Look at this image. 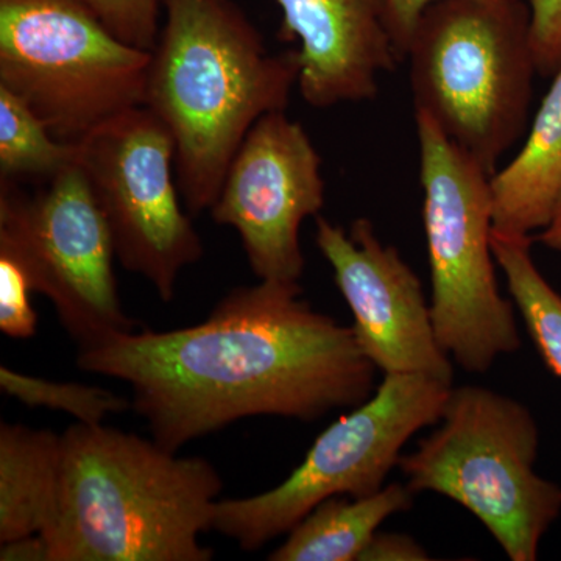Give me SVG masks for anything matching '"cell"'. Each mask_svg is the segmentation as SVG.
<instances>
[{
    "instance_id": "cell-3",
    "label": "cell",
    "mask_w": 561,
    "mask_h": 561,
    "mask_svg": "<svg viewBox=\"0 0 561 561\" xmlns=\"http://www.w3.org/2000/svg\"><path fill=\"white\" fill-rule=\"evenodd\" d=\"M219 471L157 442L77 421L61 434L50 561H209Z\"/></svg>"
},
{
    "instance_id": "cell-15",
    "label": "cell",
    "mask_w": 561,
    "mask_h": 561,
    "mask_svg": "<svg viewBox=\"0 0 561 561\" xmlns=\"http://www.w3.org/2000/svg\"><path fill=\"white\" fill-rule=\"evenodd\" d=\"M61 435L0 424V542L46 534L57 516Z\"/></svg>"
},
{
    "instance_id": "cell-9",
    "label": "cell",
    "mask_w": 561,
    "mask_h": 561,
    "mask_svg": "<svg viewBox=\"0 0 561 561\" xmlns=\"http://www.w3.org/2000/svg\"><path fill=\"white\" fill-rule=\"evenodd\" d=\"M0 250L18 257L79 350L136 330L122 308L108 225L79 164L32 194L0 181Z\"/></svg>"
},
{
    "instance_id": "cell-21",
    "label": "cell",
    "mask_w": 561,
    "mask_h": 561,
    "mask_svg": "<svg viewBox=\"0 0 561 561\" xmlns=\"http://www.w3.org/2000/svg\"><path fill=\"white\" fill-rule=\"evenodd\" d=\"M32 280L18 257L0 250V331L9 337L35 335L38 313L32 306Z\"/></svg>"
},
{
    "instance_id": "cell-17",
    "label": "cell",
    "mask_w": 561,
    "mask_h": 561,
    "mask_svg": "<svg viewBox=\"0 0 561 561\" xmlns=\"http://www.w3.org/2000/svg\"><path fill=\"white\" fill-rule=\"evenodd\" d=\"M493 253L507 280L511 298L546 367L561 379V295L531 257V236L493 228Z\"/></svg>"
},
{
    "instance_id": "cell-6",
    "label": "cell",
    "mask_w": 561,
    "mask_h": 561,
    "mask_svg": "<svg viewBox=\"0 0 561 561\" xmlns=\"http://www.w3.org/2000/svg\"><path fill=\"white\" fill-rule=\"evenodd\" d=\"M431 313L443 350L482 375L522 348L516 306L496 278L491 173L415 111Z\"/></svg>"
},
{
    "instance_id": "cell-1",
    "label": "cell",
    "mask_w": 561,
    "mask_h": 561,
    "mask_svg": "<svg viewBox=\"0 0 561 561\" xmlns=\"http://www.w3.org/2000/svg\"><path fill=\"white\" fill-rule=\"evenodd\" d=\"M77 365L128 383L131 408L172 453L251 416L323 419L378 387L353 328L287 280L238 287L194 327L121 332L79 350Z\"/></svg>"
},
{
    "instance_id": "cell-18",
    "label": "cell",
    "mask_w": 561,
    "mask_h": 561,
    "mask_svg": "<svg viewBox=\"0 0 561 561\" xmlns=\"http://www.w3.org/2000/svg\"><path fill=\"white\" fill-rule=\"evenodd\" d=\"M79 164V142L58 139L31 106L0 87V181L43 186Z\"/></svg>"
},
{
    "instance_id": "cell-10",
    "label": "cell",
    "mask_w": 561,
    "mask_h": 561,
    "mask_svg": "<svg viewBox=\"0 0 561 561\" xmlns=\"http://www.w3.org/2000/svg\"><path fill=\"white\" fill-rule=\"evenodd\" d=\"M175 140L146 106L125 111L79 140V165L103 214L122 268L171 302L181 272L203 257L183 210Z\"/></svg>"
},
{
    "instance_id": "cell-8",
    "label": "cell",
    "mask_w": 561,
    "mask_h": 561,
    "mask_svg": "<svg viewBox=\"0 0 561 561\" xmlns=\"http://www.w3.org/2000/svg\"><path fill=\"white\" fill-rule=\"evenodd\" d=\"M451 389L426 376H383L367 401L321 432L286 481L265 493L217 502L213 529L256 551L289 534L321 502L378 493L413 435L440 421Z\"/></svg>"
},
{
    "instance_id": "cell-25",
    "label": "cell",
    "mask_w": 561,
    "mask_h": 561,
    "mask_svg": "<svg viewBox=\"0 0 561 561\" xmlns=\"http://www.w3.org/2000/svg\"><path fill=\"white\" fill-rule=\"evenodd\" d=\"M2 561H50V549L43 535H25L14 540L2 542L0 548Z\"/></svg>"
},
{
    "instance_id": "cell-16",
    "label": "cell",
    "mask_w": 561,
    "mask_h": 561,
    "mask_svg": "<svg viewBox=\"0 0 561 561\" xmlns=\"http://www.w3.org/2000/svg\"><path fill=\"white\" fill-rule=\"evenodd\" d=\"M405 483L391 482L365 497L337 496L321 502L287 534L271 561H359L382 523L413 505Z\"/></svg>"
},
{
    "instance_id": "cell-2",
    "label": "cell",
    "mask_w": 561,
    "mask_h": 561,
    "mask_svg": "<svg viewBox=\"0 0 561 561\" xmlns=\"http://www.w3.org/2000/svg\"><path fill=\"white\" fill-rule=\"evenodd\" d=\"M144 106L175 140L176 183L191 214L210 209L232 158L265 114L298 88V50L267 49L232 0H162Z\"/></svg>"
},
{
    "instance_id": "cell-23",
    "label": "cell",
    "mask_w": 561,
    "mask_h": 561,
    "mask_svg": "<svg viewBox=\"0 0 561 561\" xmlns=\"http://www.w3.org/2000/svg\"><path fill=\"white\" fill-rule=\"evenodd\" d=\"M442 0H386V25L400 61L405 60L416 25L424 11ZM493 9H516L526 0H472Z\"/></svg>"
},
{
    "instance_id": "cell-11",
    "label": "cell",
    "mask_w": 561,
    "mask_h": 561,
    "mask_svg": "<svg viewBox=\"0 0 561 561\" xmlns=\"http://www.w3.org/2000/svg\"><path fill=\"white\" fill-rule=\"evenodd\" d=\"M323 206L321 157L311 136L286 111H275L243 139L209 210L217 225L238 232L257 278L298 283L306 264L300 228Z\"/></svg>"
},
{
    "instance_id": "cell-14",
    "label": "cell",
    "mask_w": 561,
    "mask_h": 561,
    "mask_svg": "<svg viewBox=\"0 0 561 561\" xmlns=\"http://www.w3.org/2000/svg\"><path fill=\"white\" fill-rule=\"evenodd\" d=\"M561 191V69L542 99L522 150L491 175L494 230L531 236L551 220Z\"/></svg>"
},
{
    "instance_id": "cell-13",
    "label": "cell",
    "mask_w": 561,
    "mask_h": 561,
    "mask_svg": "<svg viewBox=\"0 0 561 561\" xmlns=\"http://www.w3.org/2000/svg\"><path fill=\"white\" fill-rule=\"evenodd\" d=\"M279 38L300 43L298 91L313 108L373 101L378 79L400 58L386 25V0H276Z\"/></svg>"
},
{
    "instance_id": "cell-22",
    "label": "cell",
    "mask_w": 561,
    "mask_h": 561,
    "mask_svg": "<svg viewBox=\"0 0 561 561\" xmlns=\"http://www.w3.org/2000/svg\"><path fill=\"white\" fill-rule=\"evenodd\" d=\"M529 7L530 43L540 76L561 69V0H526Z\"/></svg>"
},
{
    "instance_id": "cell-26",
    "label": "cell",
    "mask_w": 561,
    "mask_h": 561,
    "mask_svg": "<svg viewBox=\"0 0 561 561\" xmlns=\"http://www.w3.org/2000/svg\"><path fill=\"white\" fill-rule=\"evenodd\" d=\"M538 241L557 253H561V191L553 208L551 220L538 234Z\"/></svg>"
},
{
    "instance_id": "cell-4",
    "label": "cell",
    "mask_w": 561,
    "mask_h": 561,
    "mask_svg": "<svg viewBox=\"0 0 561 561\" xmlns=\"http://www.w3.org/2000/svg\"><path fill=\"white\" fill-rule=\"evenodd\" d=\"M437 424L402 454L405 485L470 512L512 561L537 560L561 515V486L535 471L540 430L530 409L486 387H453Z\"/></svg>"
},
{
    "instance_id": "cell-7",
    "label": "cell",
    "mask_w": 561,
    "mask_h": 561,
    "mask_svg": "<svg viewBox=\"0 0 561 561\" xmlns=\"http://www.w3.org/2000/svg\"><path fill=\"white\" fill-rule=\"evenodd\" d=\"M150 60L81 0H0V87L58 139L79 142L144 106Z\"/></svg>"
},
{
    "instance_id": "cell-19",
    "label": "cell",
    "mask_w": 561,
    "mask_h": 561,
    "mask_svg": "<svg viewBox=\"0 0 561 561\" xmlns=\"http://www.w3.org/2000/svg\"><path fill=\"white\" fill-rule=\"evenodd\" d=\"M0 387L27 408H44L69 413L79 423L101 424L111 413L130 408L125 398L98 386L58 382L35 378L24 373L0 367Z\"/></svg>"
},
{
    "instance_id": "cell-5",
    "label": "cell",
    "mask_w": 561,
    "mask_h": 561,
    "mask_svg": "<svg viewBox=\"0 0 561 561\" xmlns=\"http://www.w3.org/2000/svg\"><path fill=\"white\" fill-rule=\"evenodd\" d=\"M405 58L415 111L493 175L529 122V7L442 0L424 11Z\"/></svg>"
},
{
    "instance_id": "cell-24",
    "label": "cell",
    "mask_w": 561,
    "mask_h": 561,
    "mask_svg": "<svg viewBox=\"0 0 561 561\" xmlns=\"http://www.w3.org/2000/svg\"><path fill=\"white\" fill-rule=\"evenodd\" d=\"M432 557L415 538L397 531H376L359 561H430Z\"/></svg>"
},
{
    "instance_id": "cell-12",
    "label": "cell",
    "mask_w": 561,
    "mask_h": 561,
    "mask_svg": "<svg viewBox=\"0 0 561 561\" xmlns=\"http://www.w3.org/2000/svg\"><path fill=\"white\" fill-rule=\"evenodd\" d=\"M316 243L353 313L357 345L376 370L453 383V359L438 342L423 284L400 251L378 238L373 221L360 217L345 231L317 216Z\"/></svg>"
},
{
    "instance_id": "cell-20",
    "label": "cell",
    "mask_w": 561,
    "mask_h": 561,
    "mask_svg": "<svg viewBox=\"0 0 561 561\" xmlns=\"http://www.w3.org/2000/svg\"><path fill=\"white\" fill-rule=\"evenodd\" d=\"M117 38L153 50L160 36L162 0H81Z\"/></svg>"
}]
</instances>
